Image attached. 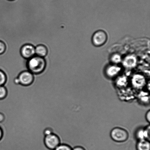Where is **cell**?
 <instances>
[{
    "label": "cell",
    "mask_w": 150,
    "mask_h": 150,
    "mask_svg": "<svg viewBox=\"0 0 150 150\" xmlns=\"http://www.w3.org/2000/svg\"><path fill=\"white\" fill-rule=\"evenodd\" d=\"M6 49V47L5 43L2 41L0 40V55L4 54Z\"/></svg>",
    "instance_id": "16"
},
{
    "label": "cell",
    "mask_w": 150,
    "mask_h": 150,
    "mask_svg": "<svg viewBox=\"0 0 150 150\" xmlns=\"http://www.w3.org/2000/svg\"><path fill=\"white\" fill-rule=\"evenodd\" d=\"M20 53L23 58L28 60L35 55V47L30 44H26L22 47Z\"/></svg>",
    "instance_id": "5"
},
{
    "label": "cell",
    "mask_w": 150,
    "mask_h": 150,
    "mask_svg": "<svg viewBox=\"0 0 150 150\" xmlns=\"http://www.w3.org/2000/svg\"><path fill=\"white\" fill-rule=\"evenodd\" d=\"M46 66L45 58L35 55L27 60V67L28 71L33 74H39L45 69Z\"/></svg>",
    "instance_id": "1"
},
{
    "label": "cell",
    "mask_w": 150,
    "mask_h": 150,
    "mask_svg": "<svg viewBox=\"0 0 150 150\" xmlns=\"http://www.w3.org/2000/svg\"><path fill=\"white\" fill-rule=\"evenodd\" d=\"M72 150H85V149L82 146H77L73 148Z\"/></svg>",
    "instance_id": "18"
},
{
    "label": "cell",
    "mask_w": 150,
    "mask_h": 150,
    "mask_svg": "<svg viewBox=\"0 0 150 150\" xmlns=\"http://www.w3.org/2000/svg\"><path fill=\"white\" fill-rule=\"evenodd\" d=\"M121 71L120 67L115 65L109 66L106 69L105 73L107 76L113 78L117 76Z\"/></svg>",
    "instance_id": "9"
},
{
    "label": "cell",
    "mask_w": 150,
    "mask_h": 150,
    "mask_svg": "<svg viewBox=\"0 0 150 150\" xmlns=\"http://www.w3.org/2000/svg\"><path fill=\"white\" fill-rule=\"evenodd\" d=\"M107 39V35L105 32L99 30L94 33L92 37V42L95 46L99 47L105 44Z\"/></svg>",
    "instance_id": "3"
},
{
    "label": "cell",
    "mask_w": 150,
    "mask_h": 150,
    "mask_svg": "<svg viewBox=\"0 0 150 150\" xmlns=\"http://www.w3.org/2000/svg\"><path fill=\"white\" fill-rule=\"evenodd\" d=\"M110 135L113 140L118 142H126L129 137L127 132L125 129L120 127L113 129L111 130Z\"/></svg>",
    "instance_id": "2"
},
{
    "label": "cell",
    "mask_w": 150,
    "mask_h": 150,
    "mask_svg": "<svg viewBox=\"0 0 150 150\" xmlns=\"http://www.w3.org/2000/svg\"><path fill=\"white\" fill-rule=\"evenodd\" d=\"M137 150H150L149 141L147 139L139 140L136 145Z\"/></svg>",
    "instance_id": "11"
},
{
    "label": "cell",
    "mask_w": 150,
    "mask_h": 150,
    "mask_svg": "<svg viewBox=\"0 0 150 150\" xmlns=\"http://www.w3.org/2000/svg\"><path fill=\"white\" fill-rule=\"evenodd\" d=\"M45 143L48 149L54 150L60 145V142L58 137L52 134L45 136Z\"/></svg>",
    "instance_id": "4"
},
{
    "label": "cell",
    "mask_w": 150,
    "mask_h": 150,
    "mask_svg": "<svg viewBox=\"0 0 150 150\" xmlns=\"http://www.w3.org/2000/svg\"><path fill=\"white\" fill-rule=\"evenodd\" d=\"M54 150H72V149L68 145L60 144Z\"/></svg>",
    "instance_id": "14"
},
{
    "label": "cell",
    "mask_w": 150,
    "mask_h": 150,
    "mask_svg": "<svg viewBox=\"0 0 150 150\" xmlns=\"http://www.w3.org/2000/svg\"><path fill=\"white\" fill-rule=\"evenodd\" d=\"M146 117L147 120L149 122L150 121V111H149L147 112Z\"/></svg>",
    "instance_id": "19"
},
{
    "label": "cell",
    "mask_w": 150,
    "mask_h": 150,
    "mask_svg": "<svg viewBox=\"0 0 150 150\" xmlns=\"http://www.w3.org/2000/svg\"><path fill=\"white\" fill-rule=\"evenodd\" d=\"M2 136V130H1V128H0V139H1V137Z\"/></svg>",
    "instance_id": "21"
},
{
    "label": "cell",
    "mask_w": 150,
    "mask_h": 150,
    "mask_svg": "<svg viewBox=\"0 0 150 150\" xmlns=\"http://www.w3.org/2000/svg\"><path fill=\"white\" fill-rule=\"evenodd\" d=\"M132 85L135 88L141 89L146 84V79L143 75L139 74H136L132 77Z\"/></svg>",
    "instance_id": "7"
},
{
    "label": "cell",
    "mask_w": 150,
    "mask_h": 150,
    "mask_svg": "<svg viewBox=\"0 0 150 150\" xmlns=\"http://www.w3.org/2000/svg\"><path fill=\"white\" fill-rule=\"evenodd\" d=\"M35 55H36L45 58V59L47 56L48 49L45 45H39L35 47Z\"/></svg>",
    "instance_id": "10"
},
{
    "label": "cell",
    "mask_w": 150,
    "mask_h": 150,
    "mask_svg": "<svg viewBox=\"0 0 150 150\" xmlns=\"http://www.w3.org/2000/svg\"><path fill=\"white\" fill-rule=\"evenodd\" d=\"M4 120V115L0 113V122H2Z\"/></svg>",
    "instance_id": "20"
},
{
    "label": "cell",
    "mask_w": 150,
    "mask_h": 150,
    "mask_svg": "<svg viewBox=\"0 0 150 150\" xmlns=\"http://www.w3.org/2000/svg\"><path fill=\"white\" fill-rule=\"evenodd\" d=\"M137 59L135 56L133 55L126 56L123 61V64L127 68H133L136 67L137 64Z\"/></svg>",
    "instance_id": "8"
},
{
    "label": "cell",
    "mask_w": 150,
    "mask_h": 150,
    "mask_svg": "<svg viewBox=\"0 0 150 150\" xmlns=\"http://www.w3.org/2000/svg\"><path fill=\"white\" fill-rule=\"evenodd\" d=\"M6 76L4 72L0 70V86H3L5 83Z\"/></svg>",
    "instance_id": "13"
},
{
    "label": "cell",
    "mask_w": 150,
    "mask_h": 150,
    "mask_svg": "<svg viewBox=\"0 0 150 150\" xmlns=\"http://www.w3.org/2000/svg\"><path fill=\"white\" fill-rule=\"evenodd\" d=\"M10 1H13V0H10Z\"/></svg>",
    "instance_id": "22"
},
{
    "label": "cell",
    "mask_w": 150,
    "mask_h": 150,
    "mask_svg": "<svg viewBox=\"0 0 150 150\" xmlns=\"http://www.w3.org/2000/svg\"><path fill=\"white\" fill-rule=\"evenodd\" d=\"M7 91L4 86H0V99H2L6 96Z\"/></svg>",
    "instance_id": "15"
},
{
    "label": "cell",
    "mask_w": 150,
    "mask_h": 150,
    "mask_svg": "<svg viewBox=\"0 0 150 150\" xmlns=\"http://www.w3.org/2000/svg\"><path fill=\"white\" fill-rule=\"evenodd\" d=\"M111 60L112 62L114 64H119L122 61L121 56L117 54H113L111 57Z\"/></svg>",
    "instance_id": "12"
},
{
    "label": "cell",
    "mask_w": 150,
    "mask_h": 150,
    "mask_svg": "<svg viewBox=\"0 0 150 150\" xmlns=\"http://www.w3.org/2000/svg\"><path fill=\"white\" fill-rule=\"evenodd\" d=\"M19 82L21 84L27 86L33 82L34 76L33 73L28 70L22 72L18 76Z\"/></svg>",
    "instance_id": "6"
},
{
    "label": "cell",
    "mask_w": 150,
    "mask_h": 150,
    "mask_svg": "<svg viewBox=\"0 0 150 150\" xmlns=\"http://www.w3.org/2000/svg\"><path fill=\"white\" fill-rule=\"evenodd\" d=\"M45 134V136H47V135L52 134V131L50 129H45L44 132Z\"/></svg>",
    "instance_id": "17"
}]
</instances>
